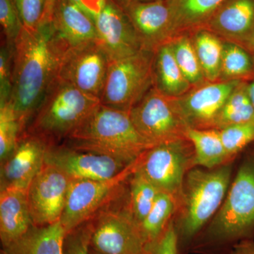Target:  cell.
Returning <instances> with one entry per match:
<instances>
[{"mask_svg":"<svg viewBox=\"0 0 254 254\" xmlns=\"http://www.w3.org/2000/svg\"><path fill=\"white\" fill-rule=\"evenodd\" d=\"M55 35L53 23L33 30L23 27L13 46L12 91L10 103L22 134L36 115L67 51Z\"/></svg>","mask_w":254,"mask_h":254,"instance_id":"obj_1","label":"cell"},{"mask_svg":"<svg viewBox=\"0 0 254 254\" xmlns=\"http://www.w3.org/2000/svg\"><path fill=\"white\" fill-rule=\"evenodd\" d=\"M254 235V161L241 165L218 212L192 242L190 252L218 254Z\"/></svg>","mask_w":254,"mask_h":254,"instance_id":"obj_2","label":"cell"},{"mask_svg":"<svg viewBox=\"0 0 254 254\" xmlns=\"http://www.w3.org/2000/svg\"><path fill=\"white\" fill-rule=\"evenodd\" d=\"M232 163L213 169L194 167L187 173L174 217L180 254L190 252L192 242L221 206L231 181Z\"/></svg>","mask_w":254,"mask_h":254,"instance_id":"obj_3","label":"cell"},{"mask_svg":"<svg viewBox=\"0 0 254 254\" xmlns=\"http://www.w3.org/2000/svg\"><path fill=\"white\" fill-rule=\"evenodd\" d=\"M68 138L71 148L108 155L128 165L155 145L141 136L128 112L101 103Z\"/></svg>","mask_w":254,"mask_h":254,"instance_id":"obj_4","label":"cell"},{"mask_svg":"<svg viewBox=\"0 0 254 254\" xmlns=\"http://www.w3.org/2000/svg\"><path fill=\"white\" fill-rule=\"evenodd\" d=\"M100 103L98 98L56 77L23 133L41 136L50 144L68 138Z\"/></svg>","mask_w":254,"mask_h":254,"instance_id":"obj_5","label":"cell"},{"mask_svg":"<svg viewBox=\"0 0 254 254\" xmlns=\"http://www.w3.org/2000/svg\"><path fill=\"white\" fill-rule=\"evenodd\" d=\"M153 52L141 50L110 61L101 104L129 112L153 86Z\"/></svg>","mask_w":254,"mask_h":254,"instance_id":"obj_6","label":"cell"},{"mask_svg":"<svg viewBox=\"0 0 254 254\" xmlns=\"http://www.w3.org/2000/svg\"><path fill=\"white\" fill-rule=\"evenodd\" d=\"M194 150L187 138L155 145L138 159L136 170L177 203L187 173L194 168Z\"/></svg>","mask_w":254,"mask_h":254,"instance_id":"obj_7","label":"cell"},{"mask_svg":"<svg viewBox=\"0 0 254 254\" xmlns=\"http://www.w3.org/2000/svg\"><path fill=\"white\" fill-rule=\"evenodd\" d=\"M128 113L136 129L152 144L187 138L190 127L177 98L164 95L153 86Z\"/></svg>","mask_w":254,"mask_h":254,"instance_id":"obj_8","label":"cell"},{"mask_svg":"<svg viewBox=\"0 0 254 254\" xmlns=\"http://www.w3.org/2000/svg\"><path fill=\"white\" fill-rule=\"evenodd\" d=\"M138 159L109 180H71L60 219L66 235L93 219V215L116 195L124 182L134 172Z\"/></svg>","mask_w":254,"mask_h":254,"instance_id":"obj_9","label":"cell"},{"mask_svg":"<svg viewBox=\"0 0 254 254\" xmlns=\"http://www.w3.org/2000/svg\"><path fill=\"white\" fill-rule=\"evenodd\" d=\"M110 60L98 41L70 48L64 55L57 78L100 100Z\"/></svg>","mask_w":254,"mask_h":254,"instance_id":"obj_10","label":"cell"},{"mask_svg":"<svg viewBox=\"0 0 254 254\" xmlns=\"http://www.w3.org/2000/svg\"><path fill=\"white\" fill-rule=\"evenodd\" d=\"M91 221L92 250L102 254H145L139 227L127 209L104 210Z\"/></svg>","mask_w":254,"mask_h":254,"instance_id":"obj_11","label":"cell"},{"mask_svg":"<svg viewBox=\"0 0 254 254\" xmlns=\"http://www.w3.org/2000/svg\"><path fill=\"white\" fill-rule=\"evenodd\" d=\"M71 180L54 165L44 163L27 190L28 207L34 226L60 221Z\"/></svg>","mask_w":254,"mask_h":254,"instance_id":"obj_12","label":"cell"},{"mask_svg":"<svg viewBox=\"0 0 254 254\" xmlns=\"http://www.w3.org/2000/svg\"><path fill=\"white\" fill-rule=\"evenodd\" d=\"M45 163L60 169L71 180H109L131 165L108 155L52 145L47 150Z\"/></svg>","mask_w":254,"mask_h":254,"instance_id":"obj_13","label":"cell"},{"mask_svg":"<svg viewBox=\"0 0 254 254\" xmlns=\"http://www.w3.org/2000/svg\"><path fill=\"white\" fill-rule=\"evenodd\" d=\"M241 81H206L177 98L190 128H213L215 120Z\"/></svg>","mask_w":254,"mask_h":254,"instance_id":"obj_14","label":"cell"},{"mask_svg":"<svg viewBox=\"0 0 254 254\" xmlns=\"http://www.w3.org/2000/svg\"><path fill=\"white\" fill-rule=\"evenodd\" d=\"M98 41L110 61L123 59L143 49L126 11L108 0L104 9L95 20Z\"/></svg>","mask_w":254,"mask_h":254,"instance_id":"obj_15","label":"cell"},{"mask_svg":"<svg viewBox=\"0 0 254 254\" xmlns=\"http://www.w3.org/2000/svg\"><path fill=\"white\" fill-rule=\"evenodd\" d=\"M50 145L41 136L23 133L14 151L1 163V190L14 188L27 191L44 165Z\"/></svg>","mask_w":254,"mask_h":254,"instance_id":"obj_16","label":"cell"},{"mask_svg":"<svg viewBox=\"0 0 254 254\" xmlns=\"http://www.w3.org/2000/svg\"><path fill=\"white\" fill-rule=\"evenodd\" d=\"M205 29L253 55L254 0H227L208 20Z\"/></svg>","mask_w":254,"mask_h":254,"instance_id":"obj_17","label":"cell"},{"mask_svg":"<svg viewBox=\"0 0 254 254\" xmlns=\"http://www.w3.org/2000/svg\"><path fill=\"white\" fill-rule=\"evenodd\" d=\"M125 11L143 50L154 53L171 39V15L167 0L133 1Z\"/></svg>","mask_w":254,"mask_h":254,"instance_id":"obj_18","label":"cell"},{"mask_svg":"<svg viewBox=\"0 0 254 254\" xmlns=\"http://www.w3.org/2000/svg\"><path fill=\"white\" fill-rule=\"evenodd\" d=\"M51 21L55 36L68 50L98 41L94 21L71 0H57Z\"/></svg>","mask_w":254,"mask_h":254,"instance_id":"obj_19","label":"cell"},{"mask_svg":"<svg viewBox=\"0 0 254 254\" xmlns=\"http://www.w3.org/2000/svg\"><path fill=\"white\" fill-rule=\"evenodd\" d=\"M33 226L27 191L8 188L0 190V239L1 247L18 240Z\"/></svg>","mask_w":254,"mask_h":254,"instance_id":"obj_20","label":"cell"},{"mask_svg":"<svg viewBox=\"0 0 254 254\" xmlns=\"http://www.w3.org/2000/svg\"><path fill=\"white\" fill-rule=\"evenodd\" d=\"M226 1L167 0L171 15V39L204 27L214 13Z\"/></svg>","mask_w":254,"mask_h":254,"instance_id":"obj_21","label":"cell"},{"mask_svg":"<svg viewBox=\"0 0 254 254\" xmlns=\"http://www.w3.org/2000/svg\"><path fill=\"white\" fill-rule=\"evenodd\" d=\"M66 232L60 221L32 226L23 236L2 247L6 254H64Z\"/></svg>","mask_w":254,"mask_h":254,"instance_id":"obj_22","label":"cell"},{"mask_svg":"<svg viewBox=\"0 0 254 254\" xmlns=\"http://www.w3.org/2000/svg\"><path fill=\"white\" fill-rule=\"evenodd\" d=\"M153 73V87L167 96L178 98L192 88L179 67L168 42L154 52Z\"/></svg>","mask_w":254,"mask_h":254,"instance_id":"obj_23","label":"cell"},{"mask_svg":"<svg viewBox=\"0 0 254 254\" xmlns=\"http://www.w3.org/2000/svg\"><path fill=\"white\" fill-rule=\"evenodd\" d=\"M186 137L194 150V163L203 168L213 169L230 163V155L222 143L216 128L187 129Z\"/></svg>","mask_w":254,"mask_h":254,"instance_id":"obj_24","label":"cell"},{"mask_svg":"<svg viewBox=\"0 0 254 254\" xmlns=\"http://www.w3.org/2000/svg\"><path fill=\"white\" fill-rule=\"evenodd\" d=\"M190 35L205 79L208 82L219 81L223 41L205 28L197 30Z\"/></svg>","mask_w":254,"mask_h":254,"instance_id":"obj_25","label":"cell"},{"mask_svg":"<svg viewBox=\"0 0 254 254\" xmlns=\"http://www.w3.org/2000/svg\"><path fill=\"white\" fill-rule=\"evenodd\" d=\"M178 203L173 195L160 192L149 213L139 224L145 249L161 236L176 213Z\"/></svg>","mask_w":254,"mask_h":254,"instance_id":"obj_26","label":"cell"},{"mask_svg":"<svg viewBox=\"0 0 254 254\" xmlns=\"http://www.w3.org/2000/svg\"><path fill=\"white\" fill-rule=\"evenodd\" d=\"M247 82L241 81L219 113L214 128L221 129L232 125L254 123V108L248 93Z\"/></svg>","mask_w":254,"mask_h":254,"instance_id":"obj_27","label":"cell"},{"mask_svg":"<svg viewBox=\"0 0 254 254\" xmlns=\"http://www.w3.org/2000/svg\"><path fill=\"white\" fill-rule=\"evenodd\" d=\"M254 77V59L239 45L223 41L219 81H250Z\"/></svg>","mask_w":254,"mask_h":254,"instance_id":"obj_28","label":"cell"},{"mask_svg":"<svg viewBox=\"0 0 254 254\" xmlns=\"http://www.w3.org/2000/svg\"><path fill=\"white\" fill-rule=\"evenodd\" d=\"M168 43L179 67L192 88L206 82L190 34L174 37Z\"/></svg>","mask_w":254,"mask_h":254,"instance_id":"obj_29","label":"cell"},{"mask_svg":"<svg viewBox=\"0 0 254 254\" xmlns=\"http://www.w3.org/2000/svg\"><path fill=\"white\" fill-rule=\"evenodd\" d=\"M160 192L135 169L130 177L129 200L127 210L138 225L149 213Z\"/></svg>","mask_w":254,"mask_h":254,"instance_id":"obj_30","label":"cell"},{"mask_svg":"<svg viewBox=\"0 0 254 254\" xmlns=\"http://www.w3.org/2000/svg\"><path fill=\"white\" fill-rule=\"evenodd\" d=\"M22 135L21 125L10 102L0 105V160H6Z\"/></svg>","mask_w":254,"mask_h":254,"instance_id":"obj_31","label":"cell"},{"mask_svg":"<svg viewBox=\"0 0 254 254\" xmlns=\"http://www.w3.org/2000/svg\"><path fill=\"white\" fill-rule=\"evenodd\" d=\"M219 133L227 154L233 158L254 141V123L232 125L219 129Z\"/></svg>","mask_w":254,"mask_h":254,"instance_id":"obj_32","label":"cell"},{"mask_svg":"<svg viewBox=\"0 0 254 254\" xmlns=\"http://www.w3.org/2000/svg\"><path fill=\"white\" fill-rule=\"evenodd\" d=\"M0 23L8 46L15 41L23 28L22 21L15 0H0Z\"/></svg>","mask_w":254,"mask_h":254,"instance_id":"obj_33","label":"cell"},{"mask_svg":"<svg viewBox=\"0 0 254 254\" xmlns=\"http://www.w3.org/2000/svg\"><path fill=\"white\" fill-rule=\"evenodd\" d=\"M13 46L6 43L0 50V105L9 103L12 91Z\"/></svg>","mask_w":254,"mask_h":254,"instance_id":"obj_34","label":"cell"},{"mask_svg":"<svg viewBox=\"0 0 254 254\" xmlns=\"http://www.w3.org/2000/svg\"><path fill=\"white\" fill-rule=\"evenodd\" d=\"M91 232V220L66 234L64 242V254H88Z\"/></svg>","mask_w":254,"mask_h":254,"instance_id":"obj_35","label":"cell"},{"mask_svg":"<svg viewBox=\"0 0 254 254\" xmlns=\"http://www.w3.org/2000/svg\"><path fill=\"white\" fill-rule=\"evenodd\" d=\"M47 0H15L23 27L35 29L43 22Z\"/></svg>","mask_w":254,"mask_h":254,"instance_id":"obj_36","label":"cell"},{"mask_svg":"<svg viewBox=\"0 0 254 254\" xmlns=\"http://www.w3.org/2000/svg\"><path fill=\"white\" fill-rule=\"evenodd\" d=\"M145 254H180L174 218L161 236L145 249Z\"/></svg>","mask_w":254,"mask_h":254,"instance_id":"obj_37","label":"cell"},{"mask_svg":"<svg viewBox=\"0 0 254 254\" xmlns=\"http://www.w3.org/2000/svg\"><path fill=\"white\" fill-rule=\"evenodd\" d=\"M80 9L94 21L101 13L107 4L108 0H71Z\"/></svg>","mask_w":254,"mask_h":254,"instance_id":"obj_38","label":"cell"},{"mask_svg":"<svg viewBox=\"0 0 254 254\" xmlns=\"http://www.w3.org/2000/svg\"><path fill=\"white\" fill-rule=\"evenodd\" d=\"M218 254H254V241L246 240L232 246Z\"/></svg>","mask_w":254,"mask_h":254,"instance_id":"obj_39","label":"cell"},{"mask_svg":"<svg viewBox=\"0 0 254 254\" xmlns=\"http://www.w3.org/2000/svg\"><path fill=\"white\" fill-rule=\"evenodd\" d=\"M57 0H47L46 13H45L43 21H50L53 16V9H54L55 3Z\"/></svg>","mask_w":254,"mask_h":254,"instance_id":"obj_40","label":"cell"},{"mask_svg":"<svg viewBox=\"0 0 254 254\" xmlns=\"http://www.w3.org/2000/svg\"><path fill=\"white\" fill-rule=\"evenodd\" d=\"M247 86H248L249 95L254 108V77L247 82Z\"/></svg>","mask_w":254,"mask_h":254,"instance_id":"obj_41","label":"cell"},{"mask_svg":"<svg viewBox=\"0 0 254 254\" xmlns=\"http://www.w3.org/2000/svg\"><path fill=\"white\" fill-rule=\"evenodd\" d=\"M113 1L124 10L128 7L131 3L133 2V0H113Z\"/></svg>","mask_w":254,"mask_h":254,"instance_id":"obj_42","label":"cell"},{"mask_svg":"<svg viewBox=\"0 0 254 254\" xmlns=\"http://www.w3.org/2000/svg\"><path fill=\"white\" fill-rule=\"evenodd\" d=\"M88 254H102L99 253V252H95V250H92V249L89 247V252H88Z\"/></svg>","mask_w":254,"mask_h":254,"instance_id":"obj_43","label":"cell"},{"mask_svg":"<svg viewBox=\"0 0 254 254\" xmlns=\"http://www.w3.org/2000/svg\"><path fill=\"white\" fill-rule=\"evenodd\" d=\"M157 1V0H133V1Z\"/></svg>","mask_w":254,"mask_h":254,"instance_id":"obj_44","label":"cell"},{"mask_svg":"<svg viewBox=\"0 0 254 254\" xmlns=\"http://www.w3.org/2000/svg\"><path fill=\"white\" fill-rule=\"evenodd\" d=\"M0 254H6V253H5V252H4V251H3L2 250H1V252H0Z\"/></svg>","mask_w":254,"mask_h":254,"instance_id":"obj_45","label":"cell"},{"mask_svg":"<svg viewBox=\"0 0 254 254\" xmlns=\"http://www.w3.org/2000/svg\"><path fill=\"white\" fill-rule=\"evenodd\" d=\"M253 55L254 59V52H253V55Z\"/></svg>","mask_w":254,"mask_h":254,"instance_id":"obj_46","label":"cell"}]
</instances>
